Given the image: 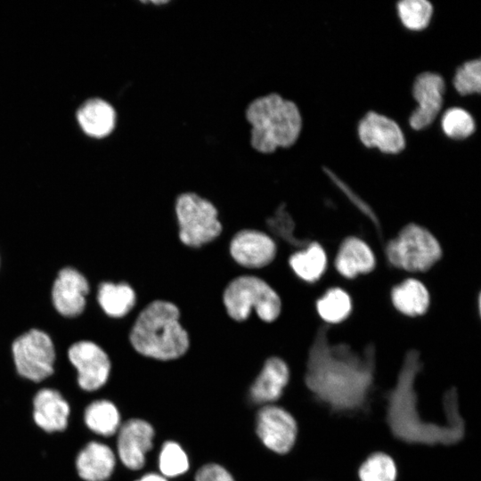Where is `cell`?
I'll list each match as a JSON object with an SVG mask.
<instances>
[{
	"mask_svg": "<svg viewBox=\"0 0 481 481\" xmlns=\"http://www.w3.org/2000/svg\"><path fill=\"white\" fill-rule=\"evenodd\" d=\"M118 433L117 449L120 461L131 470L141 469L147 452L152 448L153 427L142 419H130L121 424Z\"/></svg>",
	"mask_w": 481,
	"mask_h": 481,
	"instance_id": "cell-14",
	"label": "cell"
},
{
	"mask_svg": "<svg viewBox=\"0 0 481 481\" xmlns=\"http://www.w3.org/2000/svg\"><path fill=\"white\" fill-rule=\"evenodd\" d=\"M360 481H396L397 467L394 459L386 452H372L358 469Z\"/></svg>",
	"mask_w": 481,
	"mask_h": 481,
	"instance_id": "cell-26",
	"label": "cell"
},
{
	"mask_svg": "<svg viewBox=\"0 0 481 481\" xmlns=\"http://www.w3.org/2000/svg\"><path fill=\"white\" fill-rule=\"evenodd\" d=\"M441 127L447 137L452 140H463L475 132L476 123L467 110L461 107H452L443 114Z\"/></svg>",
	"mask_w": 481,
	"mask_h": 481,
	"instance_id": "cell-28",
	"label": "cell"
},
{
	"mask_svg": "<svg viewBox=\"0 0 481 481\" xmlns=\"http://www.w3.org/2000/svg\"><path fill=\"white\" fill-rule=\"evenodd\" d=\"M396 10L403 25L414 31L426 29L433 15V5L427 0H402Z\"/></svg>",
	"mask_w": 481,
	"mask_h": 481,
	"instance_id": "cell-27",
	"label": "cell"
},
{
	"mask_svg": "<svg viewBox=\"0 0 481 481\" xmlns=\"http://www.w3.org/2000/svg\"><path fill=\"white\" fill-rule=\"evenodd\" d=\"M316 309L321 318L325 322L338 323L351 313V298L342 289L332 288L318 299Z\"/></svg>",
	"mask_w": 481,
	"mask_h": 481,
	"instance_id": "cell-25",
	"label": "cell"
},
{
	"mask_svg": "<svg viewBox=\"0 0 481 481\" xmlns=\"http://www.w3.org/2000/svg\"><path fill=\"white\" fill-rule=\"evenodd\" d=\"M375 264L371 249L356 237H349L342 242L335 259L337 271L346 278L367 273L373 270Z\"/></svg>",
	"mask_w": 481,
	"mask_h": 481,
	"instance_id": "cell-19",
	"label": "cell"
},
{
	"mask_svg": "<svg viewBox=\"0 0 481 481\" xmlns=\"http://www.w3.org/2000/svg\"><path fill=\"white\" fill-rule=\"evenodd\" d=\"M158 466L160 475L166 478L175 477L188 470L190 462L187 453L178 443L166 441L159 454Z\"/></svg>",
	"mask_w": 481,
	"mask_h": 481,
	"instance_id": "cell-29",
	"label": "cell"
},
{
	"mask_svg": "<svg viewBox=\"0 0 481 481\" xmlns=\"http://www.w3.org/2000/svg\"><path fill=\"white\" fill-rule=\"evenodd\" d=\"M180 317V309L175 303L163 299L150 302L131 328V346L138 354L151 359L180 358L190 347V336Z\"/></svg>",
	"mask_w": 481,
	"mask_h": 481,
	"instance_id": "cell-4",
	"label": "cell"
},
{
	"mask_svg": "<svg viewBox=\"0 0 481 481\" xmlns=\"http://www.w3.org/2000/svg\"><path fill=\"white\" fill-rule=\"evenodd\" d=\"M77 121L89 136L103 138L116 127L117 112L112 105L102 99H92L77 111Z\"/></svg>",
	"mask_w": 481,
	"mask_h": 481,
	"instance_id": "cell-20",
	"label": "cell"
},
{
	"mask_svg": "<svg viewBox=\"0 0 481 481\" xmlns=\"http://www.w3.org/2000/svg\"><path fill=\"white\" fill-rule=\"evenodd\" d=\"M357 134L365 147L377 148L386 154H397L405 148V136L398 123L374 110L360 119Z\"/></svg>",
	"mask_w": 481,
	"mask_h": 481,
	"instance_id": "cell-12",
	"label": "cell"
},
{
	"mask_svg": "<svg viewBox=\"0 0 481 481\" xmlns=\"http://www.w3.org/2000/svg\"><path fill=\"white\" fill-rule=\"evenodd\" d=\"M136 481H167V479L160 474L157 473H147L142 476Z\"/></svg>",
	"mask_w": 481,
	"mask_h": 481,
	"instance_id": "cell-33",
	"label": "cell"
},
{
	"mask_svg": "<svg viewBox=\"0 0 481 481\" xmlns=\"http://www.w3.org/2000/svg\"><path fill=\"white\" fill-rule=\"evenodd\" d=\"M394 306L408 316L423 314L429 306V294L425 285L416 279H406L391 291Z\"/></svg>",
	"mask_w": 481,
	"mask_h": 481,
	"instance_id": "cell-22",
	"label": "cell"
},
{
	"mask_svg": "<svg viewBox=\"0 0 481 481\" xmlns=\"http://www.w3.org/2000/svg\"><path fill=\"white\" fill-rule=\"evenodd\" d=\"M68 356L77 371V383L83 390L92 392L105 385L111 363L100 346L88 340L78 341L69 348Z\"/></svg>",
	"mask_w": 481,
	"mask_h": 481,
	"instance_id": "cell-10",
	"label": "cell"
},
{
	"mask_svg": "<svg viewBox=\"0 0 481 481\" xmlns=\"http://www.w3.org/2000/svg\"><path fill=\"white\" fill-rule=\"evenodd\" d=\"M222 301L227 315L235 322L246 321L254 309L265 322L275 321L281 312V299L265 280L255 275H240L224 288Z\"/></svg>",
	"mask_w": 481,
	"mask_h": 481,
	"instance_id": "cell-5",
	"label": "cell"
},
{
	"mask_svg": "<svg viewBox=\"0 0 481 481\" xmlns=\"http://www.w3.org/2000/svg\"><path fill=\"white\" fill-rule=\"evenodd\" d=\"M305 382L333 412L366 409L373 383L372 361L316 343L309 353Z\"/></svg>",
	"mask_w": 481,
	"mask_h": 481,
	"instance_id": "cell-2",
	"label": "cell"
},
{
	"mask_svg": "<svg viewBox=\"0 0 481 481\" xmlns=\"http://www.w3.org/2000/svg\"><path fill=\"white\" fill-rule=\"evenodd\" d=\"M266 224L273 233L282 237L286 240H292L293 244H298V240L292 236L294 228L293 220L284 210L283 206H280L273 216L266 220Z\"/></svg>",
	"mask_w": 481,
	"mask_h": 481,
	"instance_id": "cell-31",
	"label": "cell"
},
{
	"mask_svg": "<svg viewBox=\"0 0 481 481\" xmlns=\"http://www.w3.org/2000/svg\"><path fill=\"white\" fill-rule=\"evenodd\" d=\"M419 369L418 357L410 354L398 375L395 386L385 395L386 421L391 433L407 444L449 445L458 443L464 436L465 426L458 410L456 390L451 388L444 395L447 425L423 421L418 411L417 394L413 385Z\"/></svg>",
	"mask_w": 481,
	"mask_h": 481,
	"instance_id": "cell-1",
	"label": "cell"
},
{
	"mask_svg": "<svg viewBox=\"0 0 481 481\" xmlns=\"http://www.w3.org/2000/svg\"><path fill=\"white\" fill-rule=\"evenodd\" d=\"M89 284L86 277L72 267L61 269L53 282L52 299L57 312L65 317H76L86 307Z\"/></svg>",
	"mask_w": 481,
	"mask_h": 481,
	"instance_id": "cell-15",
	"label": "cell"
},
{
	"mask_svg": "<svg viewBox=\"0 0 481 481\" xmlns=\"http://www.w3.org/2000/svg\"><path fill=\"white\" fill-rule=\"evenodd\" d=\"M289 380L286 362L277 356L269 357L249 388V397L255 404H271L281 396Z\"/></svg>",
	"mask_w": 481,
	"mask_h": 481,
	"instance_id": "cell-16",
	"label": "cell"
},
{
	"mask_svg": "<svg viewBox=\"0 0 481 481\" xmlns=\"http://www.w3.org/2000/svg\"><path fill=\"white\" fill-rule=\"evenodd\" d=\"M195 481H235L232 474L217 463H208L200 467L194 477Z\"/></svg>",
	"mask_w": 481,
	"mask_h": 481,
	"instance_id": "cell-32",
	"label": "cell"
},
{
	"mask_svg": "<svg viewBox=\"0 0 481 481\" xmlns=\"http://www.w3.org/2000/svg\"><path fill=\"white\" fill-rule=\"evenodd\" d=\"M18 373L31 381L40 382L53 373L55 350L45 331L32 329L19 336L12 346Z\"/></svg>",
	"mask_w": 481,
	"mask_h": 481,
	"instance_id": "cell-8",
	"label": "cell"
},
{
	"mask_svg": "<svg viewBox=\"0 0 481 481\" xmlns=\"http://www.w3.org/2000/svg\"><path fill=\"white\" fill-rule=\"evenodd\" d=\"M178 239L186 247L200 248L223 232L216 205L195 192H184L175 200Z\"/></svg>",
	"mask_w": 481,
	"mask_h": 481,
	"instance_id": "cell-6",
	"label": "cell"
},
{
	"mask_svg": "<svg viewBox=\"0 0 481 481\" xmlns=\"http://www.w3.org/2000/svg\"><path fill=\"white\" fill-rule=\"evenodd\" d=\"M256 431L267 449L285 454L296 443L298 424L292 414L284 408L266 404L257 412Z\"/></svg>",
	"mask_w": 481,
	"mask_h": 481,
	"instance_id": "cell-9",
	"label": "cell"
},
{
	"mask_svg": "<svg viewBox=\"0 0 481 481\" xmlns=\"http://www.w3.org/2000/svg\"><path fill=\"white\" fill-rule=\"evenodd\" d=\"M229 253L239 265L249 269H259L274 260L277 247L267 233L256 229H243L232 238Z\"/></svg>",
	"mask_w": 481,
	"mask_h": 481,
	"instance_id": "cell-13",
	"label": "cell"
},
{
	"mask_svg": "<svg viewBox=\"0 0 481 481\" xmlns=\"http://www.w3.org/2000/svg\"><path fill=\"white\" fill-rule=\"evenodd\" d=\"M289 264L295 274L306 282H314L323 274L327 257L323 248L317 242L308 244L303 250L290 256Z\"/></svg>",
	"mask_w": 481,
	"mask_h": 481,
	"instance_id": "cell-23",
	"label": "cell"
},
{
	"mask_svg": "<svg viewBox=\"0 0 481 481\" xmlns=\"http://www.w3.org/2000/svg\"><path fill=\"white\" fill-rule=\"evenodd\" d=\"M115 466L116 456L112 449L95 441L88 443L76 459L77 474L85 481H106Z\"/></svg>",
	"mask_w": 481,
	"mask_h": 481,
	"instance_id": "cell-18",
	"label": "cell"
},
{
	"mask_svg": "<svg viewBox=\"0 0 481 481\" xmlns=\"http://www.w3.org/2000/svg\"><path fill=\"white\" fill-rule=\"evenodd\" d=\"M389 262L408 272H424L436 264L442 249L435 236L427 229L408 224L387 246Z\"/></svg>",
	"mask_w": 481,
	"mask_h": 481,
	"instance_id": "cell-7",
	"label": "cell"
},
{
	"mask_svg": "<svg viewBox=\"0 0 481 481\" xmlns=\"http://www.w3.org/2000/svg\"><path fill=\"white\" fill-rule=\"evenodd\" d=\"M69 412L68 402L55 389H40L34 397V420L46 432L63 431L68 426Z\"/></svg>",
	"mask_w": 481,
	"mask_h": 481,
	"instance_id": "cell-17",
	"label": "cell"
},
{
	"mask_svg": "<svg viewBox=\"0 0 481 481\" xmlns=\"http://www.w3.org/2000/svg\"><path fill=\"white\" fill-rule=\"evenodd\" d=\"M445 92L443 77L425 71L419 74L412 85V96L418 105L412 112L409 124L414 130L429 126L441 111Z\"/></svg>",
	"mask_w": 481,
	"mask_h": 481,
	"instance_id": "cell-11",
	"label": "cell"
},
{
	"mask_svg": "<svg viewBox=\"0 0 481 481\" xmlns=\"http://www.w3.org/2000/svg\"><path fill=\"white\" fill-rule=\"evenodd\" d=\"M97 300L107 315L121 318L134 308L136 294L126 282L104 281L98 287Z\"/></svg>",
	"mask_w": 481,
	"mask_h": 481,
	"instance_id": "cell-21",
	"label": "cell"
},
{
	"mask_svg": "<svg viewBox=\"0 0 481 481\" xmlns=\"http://www.w3.org/2000/svg\"><path fill=\"white\" fill-rule=\"evenodd\" d=\"M452 84L461 95L479 94L481 90L480 59H473L462 63L454 73Z\"/></svg>",
	"mask_w": 481,
	"mask_h": 481,
	"instance_id": "cell-30",
	"label": "cell"
},
{
	"mask_svg": "<svg viewBox=\"0 0 481 481\" xmlns=\"http://www.w3.org/2000/svg\"><path fill=\"white\" fill-rule=\"evenodd\" d=\"M85 423L93 432L110 436L116 434L120 426V413L110 401L102 399L91 403L85 410Z\"/></svg>",
	"mask_w": 481,
	"mask_h": 481,
	"instance_id": "cell-24",
	"label": "cell"
},
{
	"mask_svg": "<svg viewBox=\"0 0 481 481\" xmlns=\"http://www.w3.org/2000/svg\"><path fill=\"white\" fill-rule=\"evenodd\" d=\"M244 117L249 126V145L263 155L292 147L303 128L297 103L276 92L251 100L245 108Z\"/></svg>",
	"mask_w": 481,
	"mask_h": 481,
	"instance_id": "cell-3",
	"label": "cell"
}]
</instances>
